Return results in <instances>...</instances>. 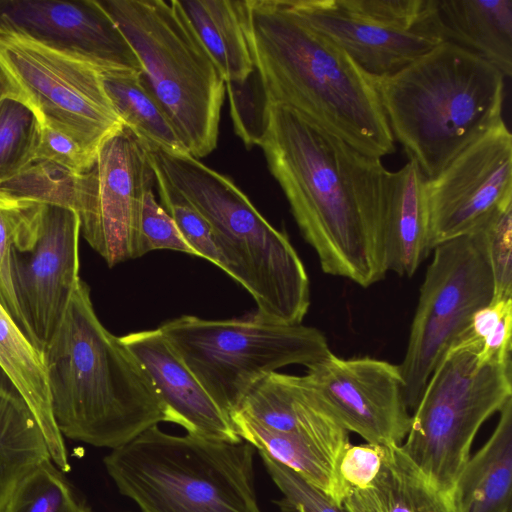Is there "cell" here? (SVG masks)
<instances>
[{"label":"cell","instance_id":"cell-2","mask_svg":"<svg viewBox=\"0 0 512 512\" xmlns=\"http://www.w3.org/2000/svg\"><path fill=\"white\" fill-rule=\"evenodd\" d=\"M242 13L263 104L291 108L369 157L395 152L374 78L344 50L288 0H243Z\"/></svg>","mask_w":512,"mask_h":512},{"label":"cell","instance_id":"cell-1","mask_svg":"<svg viewBox=\"0 0 512 512\" xmlns=\"http://www.w3.org/2000/svg\"><path fill=\"white\" fill-rule=\"evenodd\" d=\"M251 141L323 272L362 287L382 280L381 159L281 105L263 104Z\"/></svg>","mask_w":512,"mask_h":512},{"label":"cell","instance_id":"cell-34","mask_svg":"<svg viewBox=\"0 0 512 512\" xmlns=\"http://www.w3.org/2000/svg\"><path fill=\"white\" fill-rule=\"evenodd\" d=\"M264 466L282 497L276 504L282 512H345L298 474L258 451Z\"/></svg>","mask_w":512,"mask_h":512},{"label":"cell","instance_id":"cell-13","mask_svg":"<svg viewBox=\"0 0 512 512\" xmlns=\"http://www.w3.org/2000/svg\"><path fill=\"white\" fill-rule=\"evenodd\" d=\"M428 247L470 233L512 205V135L504 120L426 180Z\"/></svg>","mask_w":512,"mask_h":512},{"label":"cell","instance_id":"cell-17","mask_svg":"<svg viewBox=\"0 0 512 512\" xmlns=\"http://www.w3.org/2000/svg\"><path fill=\"white\" fill-rule=\"evenodd\" d=\"M311 28L344 50L372 77L392 75L443 41L428 25L402 30L351 13L337 0H288Z\"/></svg>","mask_w":512,"mask_h":512},{"label":"cell","instance_id":"cell-33","mask_svg":"<svg viewBox=\"0 0 512 512\" xmlns=\"http://www.w3.org/2000/svg\"><path fill=\"white\" fill-rule=\"evenodd\" d=\"M482 232L494 281V299L512 298V205L477 226Z\"/></svg>","mask_w":512,"mask_h":512},{"label":"cell","instance_id":"cell-32","mask_svg":"<svg viewBox=\"0 0 512 512\" xmlns=\"http://www.w3.org/2000/svg\"><path fill=\"white\" fill-rule=\"evenodd\" d=\"M154 175L161 205L173 218L186 242L195 250L198 257L208 260L226 271V262L218 249L208 222L162 177L155 173Z\"/></svg>","mask_w":512,"mask_h":512},{"label":"cell","instance_id":"cell-25","mask_svg":"<svg viewBox=\"0 0 512 512\" xmlns=\"http://www.w3.org/2000/svg\"><path fill=\"white\" fill-rule=\"evenodd\" d=\"M48 459L49 449L33 412L0 370V512L22 477Z\"/></svg>","mask_w":512,"mask_h":512},{"label":"cell","instance_id":"cell-38","mask_svg":"<svg viewBox=\"0 0 512 512\" xmlns=\"http://www.w3.org/2000/svg\"><path fill=\"white\" fill-rule=\"evenodd\" d=\"M39 122L34 159L45 160L63 166L81 175L94 164L96 156L85 151L65 133Z\"/></svg>","mask_w":512,"mask_h":512},{"label":"cell","instance_id":"cell-41","mask_svg":"<svg viewBox=\"0 0 512 512\" xmlns=\"http://www.w3.org/2000/svg\"><path fill=\"white\" fill-rule=\"evenodd\" d=\"M341 507L345 512H387L375 481L366 488H348Z\"/></svg>","mask_w":512,"mask_h":512},{"label":"cell","instance_id":"cell-11","mask_svg":"<svg viewBox=\"0 0 512 512\" xmlns=\"http://www.w3.org/2000/svg\"><path fill=\"white\" fill-rule=\"evenodd\" d=\"M0 68L38 121L96 156L123 121L92 63L0 27Z\"/></svg>","mask_w":512,"mask_h":512},{"label":"cell","instance_id":"cell-27","mask_svg":"<svg viewBox=\"0 0 512 512\" xmlns=\"http://www.w3.org/2000/svg\"><path fill=\"white\" fill-rule=\"evenodd\" d=\"M232 420L242 440L294 471L341 507L348 488L332 463L310 443L296 435L264 427L238 412L232 414Z\"/></svg>","mask_w":512,"mask_h":512},{"label":"cell","instance_id":"cell-29","mask_svg":"<svg viewBox=\"0 0 512 512\" xmlns=\"http://www.w3.org/2000/svg\"><path fill=\"white\" fill-rule=\"evenodd\" d=\"M80 175L45 160H33L0 182V197L59 206L77 212Z\"/></svg>","mask_w":512,"mask_h":512},{"label":"cell","instance_id":"cell-8","mask_svg":"<svg viewBox=\"0 0 512 512\" xmlns=\"http://www.w3.org/2000/svg\"><path fill=\"white\" fill-rule=\"evenodd\" d=\"M158 328L231 417L265 375L289 365L307 368L331 352L319 329L265 321L254 312L226 320L182 315Z\"/></svg>","mask_w":512,"mask_h":512},{"label":"cell","instance_id":"cell-37","mask_svg":"<svg viewBox=\"0 0 512 512\" xmlns=\"http://www.w3.org/2000/svg\"><path fill=\"white\" fill-rule=\"evenodd\" d=\"M411 512H455L453 502L441 493L422 471L401 450L400 445H389Z\"/></svg>","mask_w":512,"mask_h":512},{"label":"cell","instance_id":"cell-24","mask_svg":"<svg viewBox=\"0 0 512 512\" xmlns=\"http://www.w3.org/2000/svg\"><path fill=\"white\" fill-rule=\"evenodd\" d=\"M188 22L226 85H244L254 74L246 41L242 1L171 0Z\"/></svg>","mask_w":512,"mask_h":512},{"label":"cell","instance_id":"cell-30","mask_svg":"<svg viewBox=\"0 0 512 512\" xmlns=\"http://www.w3.org/2000/svg\"><path fill=\"white\" fill-rule=\"evenodd\" d=\"M2 512H92L64 473L48 459L25 474Z\"/></svg>","mask_w":512,"mask_h":512},{"label":"cell","instance_id":"cell-10","mask_svg":"<svg viewBox=\"0 0 512 512\" xmlns=\"http://www.w3.org/2000/svg\"><path fill=\"white\" fill-rule=\"evenodd\" d=\"M420 288L408 343L399 365L410 412L416 408L434 369L467 328L473 314L494 299V281L482 232L433 248Z\"/></svg>","mask_w":512,"mask_h":512},{"label":"cell","instance_id":"cell-9","mask_svg":"<svg viewBox=\"0 0 512 512\" xmlns=\"http://www.w3.org/2000/svg\"><path fill=\"white\" fill-rule=\"evenodd\" d=\"M478 351L451 347L412 413L401 450L452 500L475 436L512 399V364H477Z\"/></svg>","mask_w":512,"mask_h":512},{"label":"cell","instance_id":"cell-40","mask_svg":"<svg viewBox=\"0 0 512 512\" xmlns=\"http://www.w3.org/2000/svg\"><path fill=\"white\" fill-rule=\"evenodd\" d=\"M375 483L387 512H411L402 478L392 459L389 445H384L383 463Z\"/></svg>","mask_w":512,"mask_h":512},{"label":"cell","instance_id":"cell-18","mask_svg":"<svg viewBox=\"0 0 512 512\" xmlns=\"http://www.w3.org/2000/svg\"><path fill=\"white\" fill-rule=\"evenodd\" d=\"M121 340L150 378L166 422L203 438L242 441L231 415L213 400L159 328L129 333Z\"/></svg>","mask_w":512,"mask_h":512},{"label":"cell","instance_id":"cell-35","mask_svg":"<svg viewBox=\"0 0 512 512\" xmlns=\"http://www.w3.org/2000/svg\"><path fill=\"white\" fill-rule=\"evenodd\" d=\"M347 11L367 20L402 30L427 25L431 0H337Z\"/></svg>","mask_w":512,"mask_h":512},{"label":"cell","instance_id":"cell-21","mask_svg":"<svg viewBox=\"0 0 512 512\" xmlns=\"http://www.w3.org/2000/svg\"><path fill=\"white\" fill-rule=\"evenodd\" d=\"M429 23L457 45L512 74V0H432Z\"/></svg>","mask_w":512,"mask_h":512},{"label":"cell","instance_id":"cell-14","mask_svg":"<svg viewBox=\"0 0 512 512\" xmlns=\"http://www.w3.org/2000/svg\"><path fill=\"white\" fill-rule=\"evenodd\" d=\"M305 376L349 432L378 445H400L406 438L412 414L399 365L330 352L307 367Z\"/></svg>","mask_w":512,"mask_h":512},{"label":"cell","instance_id":"cell-42","mask_svg":"<svg viewBox=\"0 0 512 512\" xmlns=\"http://www.w3.org/2000/svg\"><path fill=\"white\" fill-rule=\"evenodd\" d=\"M16 91L13 89L11 84L9 83L7 77L3 73L0 68V100L4 98L6 95L15 93Z\"/></svg>","mask_w":512,"mask_h":512},{"label":"cell","instance_id":"cell-20","mask_svg":"<svg viewBox=\"0 0 512 512\" xmlns=\"http://www.w3.org/2000/svg\"><path fill=\"white\" fill-rule=\"evenodd\" d=\"M426 180L413 161L383 173L381 248L387 272L411 277L431 253L427 239Z\"/></svg>","mask_w":512,"mask_h":512},{"label":"cell","instance_id":"cell-22","mask_svg":"<svg viewBox=\"0 0 512 512\" xmlns=\"http://www.w3.org/2000/svg\"><path fill=\"white\" fill-rule=\"evenodd\" d=\"M0 370L29 405L43 432L52 461L63 472H68V454L53 415L43 350L28 338L1 303Z\"/></svg>","mask_w":512,"mask_h":512},{"label":"cell","instance_id":"cell-31","mask_svg":"<svg viewBox=\"0 0 512 512\" xmlns=\"http://www.w3.org/2000/svg\"><path fill=\"white\" fill-rule=\"evenodd\" d=\"M39 122L17 92L0 100V182L34 159Z\"/></svg>","mask_w":512,"mask_h":512},{"label":"cell","instance_id":"cell-6","mask_svg":"<svg viewBox=\"0 0 512 512\" xmlns=\"http://www.w3.org/2000/svg\"><path fill=\"white\" fill-rule=\"evenodd\" d=\"M255 450L244 440L171 435L155 425L111 449L103 462L141 512H261Z\"/></svg>","mask_w":512,"mask_h":512},{"label":"cell","instance_id":"cell-4","mask_svg":"<svg viewBox=\"0 0 512 512\" xmlns=\"http://www.w3.org/2000/svg\"><path fill=\"white\" fill-rule=\"evenodd\" d=\"M373 78L394 140L427 180L503 120L504 75L449 42Z\"/></svg>","mask_w":512,"mask_h":512},{"label":"cell","instance_id":"cell-3","mask_svg":"<svg viewBox=\"0 0 512 512\" xmlns=\"http://www.w3.org/2000/svg\"><path fill=\"white\" fill-rule=\"evenodd\" d=\"M43 353L63 437L114 449L166 422L150 378L121 337L101 323L82 279Z\"/></svg>","mask_w":512,"mask_h":512},{"label":"cell","instance_id":"cell-19","mask_svg":"<svg viewBox=\"0 0 512 512\" xmlns=\"http://www.w3.org/2000/svg\"><path fill=\"white\" fill-rule=\"evenodd\" d=\"M235 412L269 429L296 435L336 468L349 446V431L305 375L272 372L246 394Z\"/></svg>","mask_w":512,"mask_h":512},{"label":"cell","instance_id":"cell-7","mask_svg":"<svg viewBox=\"0 0 512 512\" xmlns=\"http://www.w3.org/2000/svg\"><path fill=\"white\" fill-rule=\"evenodd\" d=\"M126 37L142 75L188 153L201 159L217 146L226 83L200 40L164 0H98Z\"/></svg>","mask_w":512,"mask_h":512},{"label":"cell","instance_id":"cell-5","mask_svg":"<svg viewBox=\"0 0 512 512\" xmlns=\"http://www.w3.org/2000/svg\"><path fill=\"white\" fill-rule=\"evenodd\" d=\"M147 152L154 173L210 225L225 272L253 297L254 313L265 321L302 324L310 283L287 234L273 227L229 177L199 159Z\"/></svg>","mask_w":512,"mask_h":512},{"label":"cell","instance_id":"cell-39","mask_svg":"<svg viewBox=\"0 0 512 512\" xmlns=\"http://www.w3.org/2000/svg\"><path fill=\"white\" fill-rule=\"evenodd\" d=\"M384 445H351L338 464V474L347 488H366L373 484L383 463Z\"/></svg>","mask_w":512,"mask_h":512},{"label":"cell","instance_id":"cell-28","mask_svg":"<svg viewBox=\"0 0 512 512\" xmlns=\"http://www.w3.org/2000/svg\"><path fill=\"white\" fill-rule=\"evenodd\" d=\"M40 211L41 204L0 197V303L27 336L13 283L12 252L32 249L38 235Z\"/></svg>","mask_w":512,"mask_h":512},{"label":"cell","instance_id":"cell-36","mask_svg":"<svg viewBox=\"0 0 512 512\" xmlns=\"http://www.w3.org/2000/svg\"><path fill=\"white\" fill-rule=\"evenodd\" d=\"M160 249H169L197 256L195 250L182 236L173 218L156 201L153 187H151L146 191L143 199L139 257L153 250Z\"/></svg>","mask_w":512,"mask_h":512},{"label":"cell","instance_id":"cell-23","mask_svg":"<svg viewBox=\"0 0 512 512\" xmlns=\"http://www.w3.org/2000/svg\"><path fill=\"white\" fill-rule=\"evenodd\" d=\"M499 413L493 433L457 479L455 512H512V399Z\"/></svg>","mask_w":512,"mask_h":512},{"label":"cell","instance_id":"cell-12","mask_svg":"<svg viewBox=\"0 0 512 512\" xmlns=\"http://www.w3.org/2000/svg\"><path fill=\"white\" fill-rule=\"evenodd\" d=\"M155 184L146 148L125 126L99 148L80 175L81 234L109 267L139 257L143 199Z\"/></svg>","mask_w":512,"mask_h":512},{"label":"cell","instance_id":"cell-16","mask_svg":"<svg viewBox=\"0 0 512 512\" xmlns=\"http://www.w3.org/2000/svg\"><path fill=\"white\" fill-rule=\"evenodd\" d=\"M0 27L80 57L101 73L142 72L132 46L98 0H0Z\"/></svg>","mask_w":512,"mask_h":512},{"label":"cell","instance_id":"cell-26","mask_svg":"<svg viewBox=\"0 0 512 512\" xmlns=\"http://www.w3.org/2000/svg\"><path fill=\"white\" fill-rule=\"evenodd\" d=\"M101 74L105 91L124 126L146 150L189 154L142 72Z\"/></svg>","mask_w":512,"mask_h":512},{"label":"cell","instance_id":"cell-15","mask_svg":"<svg viewBox=\"0 0 512 512\" xmlns=\"http://www.w3.org/2000/svg\"><path fill=\"white\" fill-rule=\"evenodd\" d=\"M80 218L74 210L41 204L31 250L12 252V276L28 336L45 348L64 315L79 276Z\"/></svg>","mask_w":512,"mask_h":512}]
</instances>
